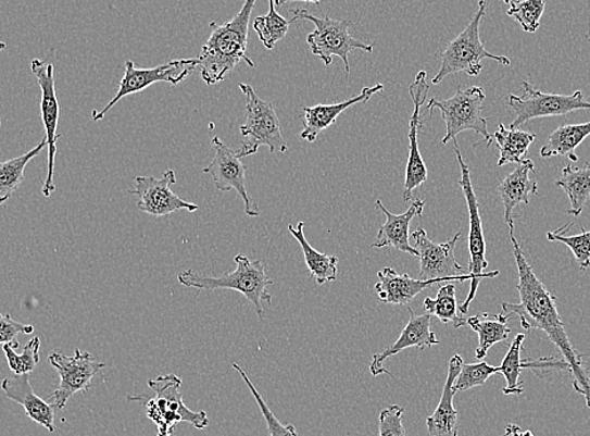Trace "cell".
I'll return each mask as SVG.
<instances>
[{
    "mask_svg": "<svg viewBox=\"0 0 590 436\" xmlns=\"http://www.w3.org/2000/svg\"><path fill=\"white\" fill-rule=\"evenodd\" d=\"M376 205L377 209L385 213L386 222L385 225L379 227L376 242L372 244V248H394L410 253L412 257L419 258L418 250L410 242V226L414 217H420L422 213H424L426 201L414 200L411 208L402 215H394V213L388 211L380 200H377Z\"/></svg>",
    "mask_w": 590,
    "mask_h": 436,
    "instance_id": "d6986e66",
    "label": "cell"
},
{
    "mask_svg": "<svg viewBox=\"0 0 590 436\" xmlns=\"http://www.w3.org/2000/svg\"><path fill=\"white\" fill-rule=\"evenodd\" d=\"M378 279L374 289L379 300L381 303L394 306H409L422 291L432 287L434 284L445 282L413 279L409 274H400L392 267L381 269Z\"/></svg>",
    "mask_w": 590,
    "mask_h": 436,
    "instance_id": "cb8c5ba5",
    "label": "cell"
},
{
    "mask_svg": "<svg viewBox=\"0 0 590 436\" xmlns=\"http://www.w3.org/2000/svg\"><path fill=\"white\" fill-rule=\"evenodd\" d=\"M590 136V123L562 125L550 134L540 150L543 158L568 157L570 162H578L576 149Z\"/></svg>",
    "mask_w": 590,
    "mask_h": 436,
    "instance_id": "4316f807",
    "label": "cell"
},
{
    "mask_svg": "<svg viewBox=\"0 0 590 436\" xmlns=\"http://www.w3.org/2000/svg\"><path fill=\"white\" fill-rule=\"evenodd\" d=\"M513 313L502 312L500 314L481 313L467 320L469 328L478 335V347L475 353L476 360L484 361L492 346L505 342L512 328L507 326Z\"/></svg>",
    "mask_w": 590,
    "mask_h": 436,
    "instance_id": "d4e9b609",
    "label": "cell"
},
{
    "mask_svg": "<svg viewBox=\"0 0 590 436\" xmlns=\"http://www.w3.org/2000/svg\"><path fill=\"white\" fill-rule=\"evenodd\" d=\"M238 86L246 98V123L239 128L243 140L237 154L241 158L256 154L262 146L267 147L271 153L287 152V142L274 105L262 100L251 85Z\"/></svg>",
    "mask_w": 590,
    "mask_h": 436,
    "instance_id": "8992f818",
    "label": "cell"
},
{
    "mask_svg": "<svg viewBox=\"0 0 590 436\" xmlns=\"http://www.w3.org/2000/svg\"><path fill=\"white\" fill-rule=\"evenodd\" d=\"M461 233L454 235L448 242L436 244L428 239L424 227H418L411 237L414 248L419 252V276L420 281L443 279L445 282L474 281L473 274H466L465 269L459 264L454 257V249L460 240Z\"/></svg>",
    "mask_w": 590,
    "mask_h": 436,
    "instance_id": "4fadbf2b",
    "label": "cell"
},
{
    "mask_svg": "<svg viewBox=\"0 0 590 436\" xmlns=\"http://www.w3.org/2000/svg\"><path fill=\"white\" fill-rule=\"evenodd\" d=\"M497 374H500V369L485 361L464 364L454 388L457 393L468 391L474 387L484 386L491 376Z\"/></svg>",
    "mask_w": 590,
    "mask_h": 436,
    "instance_id": "74e56055",
    "label": "cell"
},
{
    "mask_svg": "<svg viewBox=\"0 0 590 436\" xmlns=\"http://www.w3.org/2000/svg\"><path fill=\"white\" fill-rule=\"evenodd\" d=\"M212 146L215 149V155L212 162L203 169V172L210 174L219 191L228 192L234 189L241 196L247 216L260 217L259 205L247 191V169L241 161V157L237 154V150L228 148L218 137L212 139Z\"/></svg>",
    "mask_w": 590,
    "mask_h": 436,
    "instance_id": "9a60e30c",
    "label": "cell"
},
{
    "mask_svg": "<svg viewBox=\"0 0 590 436\" xmlns=\"http://www.w3.org/2000/svg\"><path fill=\"white\" fill-rule=\"evenodd\" d=\"M292 2H306V3H315L318 7V10L322 11V0H275L276 7H283L287 3Z\"/></svg>",
    "mask_w": 590,
    "mask_h": 436,
    "instance_id": "b9f144b4",
    "label": "cell"
},
{
    "mask_svg": "<svg viewBox=\"0 0 590 436\" xmlns=\"http://www.w3.org/2000/svg\"><path fill=\"white\" fill-rule=\"evenodd\" d=\"M3 350L14 375H29L30 372L35 371L39 362L41 338L35 337L30 339L21 354L15 352V348L10 344L3 345Z\"/></svg>",
    "mask_w": 590,
    "mask_h": 436,
    "instance_id": "836d02e7",
    "label": "cell"
},
{
    "mask_svg": "<svg viewBox=\"0 0 590 436\" xmlns=\"http://www.w3.org/2000/svg\"><path fill=\"white\" fill-rule=\"evenodd\" d=\"M269 10L266 15H261L253 22V29L256 30L260 41L267 50H274L277 42H280L289 32L291 20L287 21L276 11L275 0H268Z\"/></svg>",
    "mask_w": 590,
    "mask_h": 436,
    "instance_id": "1f68e13d",
    "label": "cell"
},
{
    "mask_svg": "<svg viewBox=\"0 0 590 436\" xmlns=\"http://www.w3.org/2000/svg\"><path fill=\"white\" fill-rule=\"evenodd\" d=\"M530 173H536V164L526 160L507 174L498 187V191L505 209V222L507 226H514L513 212L517 205L530 203V197L538 195V182L530 178Z\"/></svg>",
    "mask_w": 590,
    "mask_h": 436,
    "instance_id": "603a6c76",
    "label": "cell"
},
{
    "mask_svg": "<svg viewBox=\"0 0 590 436\" xmlns=\"http://www.w3.org/2000/svg\"><path fill=\"white\" fill-rule=\"evenodd\" d=\"M486 99L482 87L473 86L469 89H457L452 98L445 100L430 99L427 104L430 115L434 110L441 111L445 124V136L442 139L443 145H449L451 140H456L459 134L473 130L488 141V147L493 140L488 129V119L482 115V105Z\"/></svg>",
    "mask_w": 590,
    "mask_h": 436,
    "instance_id": "ba28073f",
    "label": "cell"
},
{
    "mask_svg": "<svg viewBox=\"0 0 590 436\" xmlns=\"http://www.w3.org/2000/svg\"><path fill=\"white\" fill-rule=\"evenodd\" d=\"M556 187L564 189L570 201L569 215L579 217L590 198V164L583 166L565 165L562 178L555 182Z\"/></svg>",
    "mask_w": 590,
    "mask_h": 436,
    "instance_id": "83f0119b",
    "label": "cell"
},
{
    "mask_svg": "<svg viewBox=\"0 0 590 436\" xmlns=\"http://www.w3.org/2000/svg\"><path fill=\"white\" fill-rule=\"evenodd\" d=\"M199 66L198 59L175 60L154 68H140L131 60L125 62V74L118 84L115 98L105 108L93 111L92 121L99 122L113 109L117 102L129 95L141 92L156 83L178 85L193 74Z\"/></svg>",
    "mask_w": 590,
    "mask_h": 436,
    "instance_id": "8fae6325",
    "label": "cell"
},
{
    "mask_svg": "<svg viewBox=\"0 0 590 436\" xmlns=\"http://www.w3.org/2000/svg\"><path fill=\"white\" fill-rule=\"evenodd\" d=\"M429 85L427 84L426 71H420L416 80L410 87V95L413 101V114L410 122V154L406 163L403 200H413V192L416 191L428 179V171L424 158L419 152L418 134L424 125L420 110L426 104Z\"/></svg>",
    "mask_w": 590,
    "mask_h": 436,
    "instance_id": "e0dca14e",
    "label": "cell"
},
{
    "mask_svg": "<svg viewBox=\"0 0 590 436\" xmlns=\"http://www.w3.org/2000/svg\"><path fill=\"white\" fill-rule=\"evenodd\" d=\"M404 408L390 406L379 414V436H405L403 425Z\"/></svg>",
    "mask_w": 590,
    "mask_h": 436,
    "instance_id": "f35d334b",
    "label": "cell"
},
{
    "mask_svg": "<svg viewBox=\"0 0 590 436\" xmlns=\"http://www.w3.org/2000/svg\"><path fill=\"white\" fill-rule=\"evenodd\" d=\"M425 311L437 316L444 324H453L454 328L466 326L467 320L460 312L456 298V285L445 284L438 290L436 299L426 298Z\"/></svg>",
    "mask_w": 590,
    "mask_h": 436,
    "instance_id": "f546056e",
    "label": "cell"
},
{
    "mask_svg": "<svg viewBox=\"0 0 590 436\" xmlns=\"http://www.w3.org/2000/svg\"><path fill=\"white\" fill-rule=\"evenodd\" d=\"M32 73L37 78L39 87H41V117L46 132L47 149H48V166L47 177L42 188L45 197H51L55 191L53 180L55 153H58V141L61 138L59 134L60 122V102L58 94H55L54 66L52 63L35 59L30 62Z\"/></svg>",
    "mask_w": 590,
    "mask_h": 436,
    "instance_id": "5bb4252c",
    "label": "cell"
},
{
    "mask_svg": "<svg viewBox=\"0 0 590 436\" xmlns=\"http://www.w3.org/2000/svg\"><path fill=\"white\" fill-rule=\"evenodd\" d=\"M524 95H509L507 105L513 109L515 119L510 128L519 129L522 125L533 119L549 116H565L573 111L590 110V102L583 92L573 95L545 94L536 89L531 84L522 83Z\"/></svg>",
    "mask_w": 590,
    "mask_h": 436,
    "instance_id": "30bf717a",
    "label": "cell"
},
{
    "mask_svg": "<svg viewBox=\"0 0 590 436\" xmlns=\"http://www.w3.org/2000/svg\"><path fill=\"white\" fill-rule=\"evenodd\" d=\"M47 146V140L43 139L28 153L0 164V203L10 200L11 196L17 191L24 179V171H26L27 164L41 153Z\"/></svg>",
    "mask_w": 590,
    "mask_h": 436,
    "instance_id": "4dcf8cb0",
    "label": "cell"
},
{
    "mask_svg": "<svg viewBox=\"0 0 590 436\" xmlns=\"http://www.w3.org/2000/svg\"><path fill=\"white\" fill-rule=\"evenodd\" d=\"M235 261L237 265L235 271L226 275L206 276L188 269L178 275V282L183 287L190 289L239 291L256 308L259 319L263 321L265 320V309L262 303L263 301L273 303V296L269 295L267 288L275 282L267 276L261 260L252 261L244 256H237Z\"/></svg>",
    "mask_w": 590,
    "mask_h": 436,
    "instance_id": "3957f363",
    "label": "cell"
},
{
    "mask_svg": "<svg viewBox=\"0 0 590 436\" xmlns=\"http://www.w3.org/2000/svg\"><path fill=\"white\" fill-rule=\"evenodd\" d=\"M544 12V0H523V2L510 7L507 15L519 23L520 27L528 34H536Z\"/></svg>",
    "mask_w": 590,
    "mask_h": 436,
    "instance_id": "8d00e7d4",
    "label": "cell"
},
{
    "mask_svg": "<svg viewBox=\"0 0 590 436\" xmlns=\"http://www.w3.org/2000/svg\"><path fill=\"white\" fill-rule=\"evenodd\" d=\"M454 141V152H456L457 161L461 169V179L459 182L462 192H464L468 215H469V233H468V250H469V261H468V273L475 276V279L472 282V288H469L468 296L464 303L460 307V312L462 314H467L469 306H472L474 299L476 298V292L480 283L486 279V277H497L500 275V272H491L485 274V269L489 267V261L486 260V242L482 228V219L480 215V205H478L477 197L474 191L473 182H472V172H469L468 165L462 158L461 150L459 147L457 139Z\"/></svg>",
    "mask_w": 590,
    "mask_h": 436,
    "instance_id": "9c48e42d",
    "label": "cell"
},
{
    "mask_svg": "<svg viewBox=\"0 0 590 436\" xmlns=\"http://www.w3.org/2000/svg\"><path fill=\"white\" fill-rule=\"evenodd\" d=\"M520 2H523V0H504V3L507 4L509 7H512Z\"/></svg>",
    "mask_w": 590,
    "mask_h": 436,
    "instance_id": "7bdbcfd3",
    "label": "cell"
},
{
    "mask_svg": "<svg viewBox=\"0 0 590 436\" xmlns=\"http://www.w3.org/2000/svg\"><path fill=\"white\" fill-rule=\"evenodd\" d=\"M525 335L520 333L513 340L512 346L509 347V351L505 359L502 360L500 374L505 377L506 386L504 388V395H522L524 394V384L520 382V375L524 370V360L522 359L523 345Z\"/></svg>",
    "mask_w": 590,
    "mask_h": 436,
    "instance_id": "d6a6232c",
    "label": "cell"
},
{
    "mask_svg": "<svg viewBox=\"0 0 590 436\" xmlns=\"http://www.w3.org/2000/svg\"><path fill=\"white\" fill-rule=\"evenodd\" d=\"M258 0H246L242 10L234 20L217 25L212 23V34L198 55L199 70L206 85H217L225 80L230 71L244 61L251 67L254 62L247 58L251 15Z\"/></svg>",
    "mask_w": 590,
    "mask_h": 436,
    "instance_id": "7a4b0ae2",
    "label": "cell"
},
{
    "mask_svg": "<svg viewBox=\"0 0 590 436\" xmlns=\"http://www.w3.org/2000/svg\"><path fill=\"white\" fill-rule=\"evenodd\" d=\"M234 368L237 370L238 374L241 375L246 385L249 386L254 400H256L262 415L266 420L269 436H299L297 427H294L292 424L284 425L280 420L276 418L273 410H271L266 401L263 400L256 386L252 384L251 378L246 374L244 370H242L241 366H238L237 363H234Z\"/></svg>",
    "mask_w": 590,
    "mask_h": 436,
    "instance_id": "d590c367",
    "label": "cell"
},
{
    "mask_svg": "<svg viewBox=\"0 0 590 436\" xmlns=\"http://www.w3.org/2000/svg\"><path fill=\"white\" fill-rule=\"evenodd\" d=\"M8 399L20 403L27 416L48 432H54V408L50 402L39 398L29 383L28 375L5 377L2 384Z\"/></svg>",
    "mask_w": 590,
    "mask_h": 436,
    "instance_id": "7402d4cb",
    "label": "cell"
},
{
    "mask_svg": "<svg viewBox=\"0 0 590 436\" xmlns=\"http://www.w3.org/2000/svg\"><path fill=\"white\" fill-rule=\"evenodd\" d=\"M292 22L310 21L315 25L314 32L307 36V43L311 52L321 59L325 66H330L334 55L344 62L347 75L350 74L349 54L355 50L372 53L373 45H366L349 34L352 21L332 20L328 14L316 17L305 10L291 11Z\"/></svg>",
    "mask_w": 590,
    "mask_h": 436,
    "instance_id": "52a82bcc",
    "label": "cell"
},
{
    "mask_svg": "<svg viewBox=\"0 0 590 436\" xmlns=\"http://www.w3.org/2000/svg\"><path fill=\"white\" fill-rule=\"evenodd\" d=\"M48 361L60 375L58 390L47 399L55 411L65 409L72 396L89 390L92 378L106 368L105 363L96 360L90 352L78 350V348L74 357L54 352L48 357Z\"/></svg>",
    "mask_w": 590,
    "mask_h": 436,
    "instance_id": "7c38bea8",
    "label": "cell"
},
{
    "mask_svg": "<svg viewBox=\"0 0 590 436\" xmlns=\"http://www.w3.org/2000/svg\"><path fill=\"white\" fill-rule=\"evenodd\" d=\"M464 364L460 354L453 356L450 360L441 400L434 414L426 419L430 436H459L457 411L453 407V398L457 394L454 384H456Z\"/></svg>",
    "mask_w": 590,
    "mask_h": 436,
    "instance_id": "44dd1931",
    "label": "cell"
},
{
    "mask_svg": "<svg viewBox=\"0 0 590 436\" xmlns=\"http://www.w3.org/2000/svg\"><path fill=\"white\" fill-rule=\"evenodd\" d=\"M177 184L173 170H167L162 178L137 177L130 194L138 197V209L153 217H167L172 213L187 210L196 212L198 204L183 200L172 191Z\"/></svg>",
    "mask_w": 590,
    "mask_h": 436,
    "instance_id": "2e32d148",
    "label": "cell"
},
{
    "mask_svg": "<svg viewBox=\"0 0 590 436\" xmlns=\"http://www.w3.org/2000/svg\"><path fill=\"white\" fill-rule=\"evenodd\" d=\"M504 436H533V434L530 431H523L519 425L509 424Z\"/></svg>",
    "mask_w": 590,
    "mask_h": 436,
    "instance_id": "60d3db41",
    "label": "cell"
},
{
    "mask_svg": "<svg viewBox=\"0 0 590 436\" xmlns=\"http://www.w3.org/2000/svg\"><path fill=\"white\" fill-rule=\"evenodd\" d=\"M181 378L171 374L150 379L149 387L155 393L147 399L148 418L156 425V436H174L180 423H189L203 431L210 425L204 411H191L183 400Z\"/></svg>",
    "mask_w": 590,
    "mask_h": 436,
    "instance_id": "5b68a950",
    "label": "cell"
},
{
    "mask_svg": "<svg viewBox=\"0 0 590 436\" xmlns=\"http://www.w3.org/2000/svg\"><path fill=\"white\" fill-rule=\"evenodd\" d=\"M410 321L406 323L402 335L396 340L392 346L386 347V350L373 356L371 363V374L374 377L380 375L393 376L392 372H389L385 368V362L398 353L406 350V348L417 347L419 350H426L437 345H440V340L437 339L435 332L432 331V314L418 315L413 312V309L409 307Z\"/></svg>",
    "mask_w": 590,
    "mask_h": 436,
    "instance_id": "ac0fdd59",
    "label": "cell"
},
{
    "mask_svg": "<svg viewBox=\"0 0 590 436\" xmlns=\"http://www.w3.org/2000/svg\"><path fill=\"white\" fill-rule=\"evenodd\" d=\"M573 224L557 229L555 233H548V240L553 242H562L574 253L581 272H586L590 267V232H583L579 235L565 236Z\"/></svg>",
    "mask_w": 590,
    "mask_h": 436,
    "instance_id": "e575fe53",
    "label": "cell"
},
{
    "mask_svg": "<svg viewBox=\"0 0 590 436\" xmlns=\"http://www.w3.org/2000/svg\"><path fill=\"white\" fill-rule=\"evenodd\" d=\"M0 323H2V326H0V342L3 345L10 344L15 350L20 347L18 335H32L35 332L34 326L13 321L11 314H2Z\"/></svg>",
    "mask_w": 590,
    "mask_h": 436,
    "instance_id": "ab89813d",
    "label": "cell"
},
{
    "mask_svg": "<svg viewBox=\"0 0 590 436\" xmlns=\"http://www.w3.org/2000/svg\"><path fill=\"white\" fill-rule=\"evenodd\" d=\"M305 222H299L298 226H289V232L298 240L304 252L305 263L313 279L318 285L335 282L338 277L339 259L334 256H325L309 244L304 233Z\"/></svg>",
    "mask_w": 590,
    "mask_h": 436,
    "instance_id": "484cf974",
    "label": "cell"
},
{
    "mask_svg": "<svg viewBox=\"0 0 590 436\" xmlns=\"http://www.w3.org/2000/svg\"><path fill=\"white\" fill-rule=\"evenodd\" d=\"M509 228L517 273H519L517 291H519L520 303H502V312L519 316L522 327L526 331L539 329L545 333L561 351L563 359L568 362L574 390L583 396L587 407L590 409V376L583 361V354L573 347L562 316L557 312L555 297L533 273L516 240L514 226Z\"/></svg>",
    "mask_w": 590,
    "mask_h": 436,
    "instance_id": "6da1fadb",
    "label": "cell"
},
{
    "mask_svg": "<svg viewBox=\"0 0 590 436\" xmlns=\"http://www.w3.org/2000/svg\"><path fill=\"white\" fill-rule=\"evenodd\" d=\"M382 89H385V85L381 84L373 87H364L362 92L356 95V97L338 102V104L316 105L302 109L304 110V115L301 116L302 123H304V130L301 132L300 138L310 142L315 141L324 130L329 129L331 125L337 123L338 117L344 113L346 110L368 102L373 98V95L380 92Z\"/></svg>",
    "mask_w": 590,
    "mask_h": 436,
    "instance_id": "ffe728a7",
    "label": "cell"
},
{
    "mask_svg": "<svg viewBox=\"0 0 590 436\" xmlns=\"http://www.w3.org/2000/svg\"><path fill=\"white\" fill-rule=\"evenodd\" d=\"M492 138L497 140L499 147L498 165L502 166L510 163L520 164L528 160L526 155H528L529 149L532 142L536 141L537 136L529 132L506 128L504 124H500L498 132L493 134Z\"/></svg>",
    "mask_w": 590,
    "mask_h": 436,
    "instance_id": "f1b7e54d",
    "label": "cell"
},
{
    "mask_svg": "<svg viewBox=\"0 0 590 436\" xmlns=\"http://www.w3.org/2000/svg\"><path fill=\"white\" fill-rule=\"evenodd\" d=\"M490 0H480L478 2V11L468 26L445 47L442 53V62L440 71L432 78V84H441L445 77L466 73L468 76H478L482 71V60H495L501 65L510 66V61L506 55H498L485 49L480 37V25L488 10Z\"/></svg>",
    "mask_w": 590,
    "mask_h": 436,
    "instance_id": "277c9868",
    "label": "cell"
}]
</instances>
